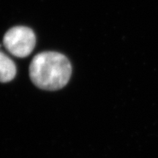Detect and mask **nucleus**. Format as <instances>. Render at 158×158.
<instances>
[{
  "label": "nucleus",
  "mask_w": 158,
  "mask_h": 158,
  "mask_svg": "<svg viewBox=\"0 0 158 158\" xmlns=\"http://www.w3.org/2000/svg\"><path fill=\"white\" fill-rule=\"evenodd\" d=\"M16 75V66L12 59L0 51V82L10 81Z\"/></svg>",
  "instance_id": "3"
},
{
  "label": "nucleus",
  "mask_w": 158,
  "mask_h": 158,
  "mask_svg": "<svg viewBox=\"0 0 158 158\" xmlns=\"http://www.w3.org/2000/svg\"><path fill=\"white\" fill-rule=\"evenodd\" d=\"M36 37L32 29L24 26H17L10 29L3 37L6 50L19 58L28 56L34 50Z\"/></svg>",
  "instance_id": "2"
},
{
  "label": "nucleus",
  "mask_w": 158,
  "mask_h": 158,
  "mask_svg": "<svg viewBox=\"0 0 158 158\" xmlns=\"http://www.w3.org/2000/svg\"><path fill=\"white\" fill-rule=\"evenodd\" d=\"M72 74V66L64 55L45 51L35 55L29 65V76L41 89L56 91L66 86Z\"/></svg>",
  "instance_id": "1"
}]
</instances>
